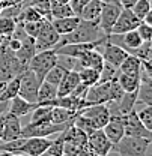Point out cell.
I'll return each mask as SVG.
<instances>
[{
    "mask_svg": "<svg viewBox=\"0 0 152 156\" xmlns=\"http://www.w3.org/2000/svg\"><path fill=\"white\" fill-rule=\"evenodd\" d=\"M68 72V69L65 68V66H62V65H59L56 63L47 74H45V77H44V81H47V83H50V84H53V86H59L60 84V81H62V78L65 77V74Z\"/></svg>",
    "mask_w": 152,
    "mask_h": 156,
    "instance_id": "f1b7e54d",
    "label": "cell"
},
{
    "mask_svg": "<svg viewBox=\"0 0 152 156\" xmlns=\"http://www.w3.org/2000/svg\"><path fill=\"white\" fill-rule=\"evenodd\" d=\"M122 8L119 5H113V3H102V9H101V15L98 20V26L101 27L102 33L106 36H110L112 27L116 23V20L119 17Z\"/></svg>",
    "mask_w": 152,
    "mask_h": 156,
    "instance_id": "8fae6325",
    "label": "cell"
},
{
    "mask_svg": "<svg viewBox=\"0 0 152 156\" xmlns=\"http://www.w3.org/2000/svg\"><path fill=\"white\" fill-rule=\"evenodd\" d=\"M17 27V20L11 17H2L0 15V36L9 38Z\"/></svg>",
    "mask_w": 152,
    "mask_h": 156,
    "instance_id": "836d02e7",
    "label": "cell"
},
{
    "mask_svg": "<svg viewBox=\"0 0 152 156\" xmlns=\"http://www.w3.org/2000/svg\"><path fill=\"white\" fill-rule=\"evenodd\" d=\"M0 11H2V3H0Z\"/></svg>",
    "mask_w": 152,
    "mask_h": 156,
    "instance_id": "c3c4849f",
    "label": "cell"
},
{
    "mask_svg": "<svg viewBox=\"0 0 152 156\" xmlns=\"http://www.w3.org/2000/svg\"><path fill=\"white\" fill-rule=\"evenodd\" d=\"M116 77H117V68H114V66L104 62V66H102V69L99 72V81L98 83L112 81V80H116Z\"/></svg>",
    "mask_w": 152,
    "mask_h": 156,
    "instance_id": "8d00e7d4",
    "label": "cell"
},
{
    "mask_svg": "<svg viewBox=\"0 0 152 156\" xmlns=\"http://www.w3.org/2000/svg\"><path fill=\"white\" fill-rule=\"evenodd\" d=\"M24 5L33 6L44 18L51 20L50 18V5H51V0H26Z\"/></svg>",
    "mask_w": 152,
    "mask_h": 156,
    "instance_id": "d6a6232c",
    "label": "cell"
},
{
    "mask_svg": "<svg viewBox=\"0 0 152 156\" xmlns=\"http://www.w3.org/2000/svg\"><path fill=\"white\" fill-rule=\"evenodd\" d=\"M133 56L139 57L142 62H151V41L143 42L137 50H134Z\"/></svg>",
    "mask_w": 152,
    "mask_h": 156,
    "instance_id": "74e56055",
    "label": "cell"
},
{
    "mask_svg": "<svg viewBox=\"0 0 152 156\" xmlns=\"http://www.w3.org/2000/svg\"><path fill=\"white\" fill-rule=\"evenodd\" d=\"M9 102L11 104L8 107V113H11V114H14L17 117L27 116L36 108V104H32V102H29V101H26V99H23L20 96L12 98Z\"/></svg>",
    "mask_w": 152,
    "mask_h": 156,
    "instance_id": "ac0fdd59",
    "label": "cell"
},
{
    "mask_svg": "<svg viewBox=\"0 0 152 156\" xmlns=\"http://www.w3.org/2000/svg\"><path fill=\"white\" fill-rule=\"evenodd\" d=\"M135 114L139 120L143 123V126L152 131V105H143V108L135 110Z\"/></svg>",
    "mask_w": 152,
    "mask_h": 156,
    "instance_id": "d590c367",
    "label": "cell"
},
{
    "mask_svg": "<svg viewBox=\"0 0 152 156\" xmlns=\"http://www.w3.org/2000/svg\"><path fill=\"white\" fill-rule=\"evenodd\" d=\"M77 114H78L77 111L68 110V108L53 107L51 108V123H54V125H68V123H72Z\"/></svg>",
    "mask_w": 152,
    "mask_h": 156,
    "instance_id": "603a6c76",
    "label": "cell"
},
{
    "mask_svg": "<svg viewBox=\"0 0 152 156\" xmlns=\"http://www.w3.org/2000/svg\"><path fill=\"white\" fill-rule=\"evenodd\" d=\"M146 155H148V153H146ZM146 155H145V156H146Z\"/></svg>",
    "mask_w": 152,
    "mask_h": 156,
    "instance_id": "681fc988",
    "label": "cell"
},
{
    "mask_svg": "<svg viewBox=\"0 0 152 156\" xmlns=\"http://www.w3.org/2000/svg\"><path fill=\"white\" fill-rule=\"evenodd\" d=\"M42 81H39L32 71L24 69L20 74L18 96L29 101V102H32V104H36V101H38V89Z\"/></svg>",
    "mask_w": 152,
    "mask_h": 156,
    "instance_id": "277c9868",
    "label": "cell"
},
{
    "mask_svg": "<svg viewBox=\"0 0 152 156\" xmlns=\"http://www.w3.org/2000/svg\"><path fill=\"white\" fill-rule=\"evenodd\" d=\"M36 53V47H35V38L32 36H26V38L21 41V47H20L18 51H15V56L20 62L27 68V63L30 62V58L35 56Z\"/></svg>",
    "mask_w": 152,
    "mask_h": 156,
    "instance_id": "d6986e66",
    "label": "cell"
},
{
    "mask_svg": "<svg viewBox=\"0 0 152 156\" xmlns=\"http://www.w3.org/2000/svg\"><path fill=\"white\" fill-rule=\"evenodd\" d=\"M87 149L96 156H109L113 150V144L102 129H95L87 135Z\"/></svg>",
    "mask_w": 152,
    "mask_h": 156,
    "instance_id": "52a82bcc",
    "label": "cell"
},
{
    "mask_svg": "<svg viewBox=\"0 0 152 156\" xmlns=\"http://www.w3.org/2000/svg\"><path fill=\"white\" fill-rule=\"evenodd\" d=\"M78 77H80V83L91 87L99 81V71L92 69V68H80L78 69Z\"/></svg>",
    "mask_w": 152,
    "mask_h": 156,
    "instance_id": "f546056e",
    "label": "cell"
},
{
    "mask_svg": "<svg viewBox=\"0 0 152 156\" xmlns=\"http://www.w3.org/2000/svg\"><path fill=\"white\" fill-rule=\"evenodd\" d=\"M57 98V87L47 83V81H42L39 84L38 89V101L36 104L38 105H50L53 107V102L56 101Z\"/></svg>",
    "mask_w": 152,
    "mask_h": 156,
    "instance_id": "ffe728a7",
    "label": "cell"
},
{
    "mask_svg": "<svg viewBox=\"0 0 152 156\" xmlns=\"http://www.w3.org/2000/svg\"><path fill=\"white\" fill-rule=\"evenodd\" d=\"M78 23H80V17H78V15H71V17H65V18L51 20V24H53L54 30H56L60 36L71 33L77 27Z\"/></svg>",
    "mask_w": 152,
    "mask_h": 156,
    "instance_id": "7402d4cb",
    "label": "cell"
},
{
    "mask_svg": "<svg viewBox=\"0 0 152 156\" xmlns=\"http://www.w3.org/2000/svg\"><path fill=\"white\" fill-rule=\"evenodd\" d=\"M104 134L112 141V144H116L122 136L125 135V116H112L110 120L102 128Z\"/></svg>",
    "mask_w": 152,
    "mask_h": 156,
    "instance_id": "9a60e30c",
    "label": "cell"
},
{
    "mask_svg": "<svg viewBox=\"0 0 152 156\" xmlns=\"http://www.w3.org/2000/svg\"><path fill=\"white\" fill-rule=\"evenodd\" d=\"M151 149L149 138L124 135L116 144H113V150L119 156H145Z\"/></svg>",
    "mask_w": 152,
    "mask_h": 156,
    "instance_id": "7a4b0ae2",
    "label": "cell"
},
{
    "mask_svg": "<svg viewBox=\"0 0 152 156\" xmlns=\"http://www.w3.org/2000/svg\"><path fill=\"white\" fill-rule=\"evenodd\" d=\"M135 2H137V0H117V3H119L120 8H124V9H131Z\"/></svg>",
    "mask_w": 152,
    "mask_h": 156,
    "instance_id": "b9f144b4",
    "label": "cell"
},
{
    "mask_svg": "<svg viewBox=\"0 0 152 156\" xmlns=\"http://www.w3.org/2000/svg\"><path fill=\"white\" fill-rule=\"evenodd\" d=\"M2 156H26V155H21V153H3V152H0Z\"/></svg>",
    "mask_w": 152,
    "mask_h": 156,
    "instance_id": "7bdbcfd3",
    "label": "cell"
},
{
    "mask_svg": "<svg viewBox=\"0 0 152 156\" xmlns=\"http://www.w3.org/2000/svg\"><path fill=\"white\" fill-rule=\"evenodd\" d=\"M57 63V54L54 50H42L36 51L35 56L27 63V69L32 71L39 81H44L45 74Z\"/></svg>",
    "mask_w": 152,
    "mask_h": 156,
    "instance_id": "3957f363",
    "label": "cell"
},
{
    "mask_svg": "<svg viewBox=\"0 0 152 156\" xmlns=\"http://www.w3.org/2000/svg\"><path fill=\"white\" fill-rule=\"evenodd\" d=\"M57 135L59 136L56 140H53L51 144L39 156H63V136H62V132Z\"/></svg>",
    "mask_w": 152,
    "mask_h": 156,
    "instance_id": "1f68e13d",
    "label": "cell"
},
{
    "mask_svg": "<svg viewBox=\"0 0 152 156\" xmlns=\"http://www.w3.org/2000/svg\"><path fill=\"white\" fill-rule=\"evenodd\" d=\"M42 20H41V21H33V23H23V24L20 23V24L23 26L24 32H26L29 36L36 38V36H38V33H39V30H41V26H42Z\"/></svg>",
    "mask_w": 152,
    "mask_h": 156,
    "instance_id": "ab89813d",
    "label": "cell"
},
{
    "mask_svg": "<svg viewBox=\"0 0 152 156\" xmlns=\"http://www.w3.org/2000/svg\"><path fill=\"white\" fill-rule=\"evenodd\" d=\"M76 60H77V71L80 68H92V69H96V71L101 72V69L104 66V58L101 56V53L98 51V48L83 53Z\"/></svg>",
    "mask_w": 152,
    "mask_h": 156,
    "instance_id": "2e32d148",
    "label": "cell"
},
{
    "mask_svg": "<svg viewBox=\"0 0 152 156\" xmlns=\"http://www.w3.org/2000/svg\"><path fill=\"white\" fill-rule=\"evenodd\" d=\"M119 72L122 74H130V75H140L142 72V60L133 54H128L127 58L119 65L117 68Z\"/></svg>",
    "mask_w": 152,
    "mask_h": 156,
    "instance_id": "cb8c5ba5",
    "label": "cell"
},
{
    "mask_svg": "<svg viewBox=\"0 0 152 156\" xmlns=\"http://www.w3.org/2000/svg\"><path fill=\"white\" fill-rule=\"evenodd\" d=\"M125 135L128 136H140V138H149L152 136V131L146 129L143 123L139 120L135 114V108L130 114L125 116Z\"/></svg>",
    "mask_w": 152,
    "mask_h": 156,
    "instance_id": "5bb4252c",
    "label": "cell"
},
{
    "mask_svg": "<svg viewBox=\"0 0 152 156\" xmlns=\"http://www.w3.org/2000/svg\"><path fill=\"white\" fill-rule=\"evenodd\" d=\"M21 122L20 117L14 116L11 113H5L3 114V134H2V141H12L21 138Z\"/></svg>",
    "mask_w": 152,
    "mask_h": 156,
    "instance_id": "4fadbf2b",
    "label": "cell"
},
{
    "mask_svg": "<svg viewBox=\"0 0 152 156\" xmlns=\"http://www.w3.org/2000/svg\"><path fill=\"white\" fill-rule=\"evenodd\" d=\"M71 15H76L71 5H60L51 0V5H50V18H65V17H71Z\"/></svg>",
    "mask_w": 152,
    "mask_h": 156,
    "instance_id": "83f0119b",
    "label": "cell"
},
{
    "mask_svg": "<svg viewBox=\"0 0 152 156\" xmlns=\"http://www.w3.org/2000/svg\"><path fill=\"white\" fill-rule=\"evenodd\" d=\"M51 108L50 105H38L32 111V119L29 123H51Z\"/></svg>",
    "mask_w": 152,
    "mask_h": 156,
    "instance_id": "484cf974",
    "label": "cell"
},
{
    "mask_svg": "<svg viewBox=\"0 0 152 156\" xmlns=\"http://www.w3.org/2000/svg\"><path fill=\"white\" fill-rule=\"evenodd\" d=\"M81 116L87 117L91 120V123L94 125L95 129H102L106 126V123L110 120V110L107 107V104H95V105H89L84 107L83 110L78 111Z\"/></svg>",
    "mask_w": 152,
    "mask_h": 156,
    "instance_id": "8992f818",
    "label": "cell"
},
{
    "mask_svg": "<svg viewBox=\"0 0 152 156\" xmlns=\"http://www.w3.org/2000/svg\"><path fill=\"white\" fill-rule=\"evenodd\" d=\"M26 0H0V3H2V9L3 8H8V6H14V5H21V3H24Z\"/></svg>",
    "mask_w": 152,
    "mask_h": 156,
    "instance_id": "60d3db41",
    "label": "cell"
},
{
    "mask_svg": "<svg viewBox=\"0 0 152 156\" xmlns=\"http://www.w3.org/2000/svg\"><path fill=\"white\" fill-rule=\"evenodd\" d=\"M135 32L139 33V36L142 38L143 42H148L152 41V26L145 23V21H140V24L135 27Z\"/></svg>",
    "mask_w": 152,
    "mask_h": 156,
    "instance_id": "f35d334b",
    "label": "cell"
},
{
    "mask_svg": "<svg viewBox=\"0 0 152 156\" xmlns=\"http://www.w3.org/2000/svg\"><path fill=\"white\" fill-rule=\"evenodd\" d=\"M102 38H107L101 27L98 26L96 21H86V20L80 18V23L77 24V27L68 35L60 36V41L56 45V48L62 45H68V44H84V42H95ZM54 50V48H53Z\"/></svg>",
    "mask_w": 152,
    "mask_h": 156,
    "instance_id": "6da1fadb",
    "label": "cell"
},
{
    "mask_svg": "<svg viewBox=\"0 0 152 156\" xmlns=\"http://www.w3.org/2000/svg\"><path fill=\"white\" fill-rule=\"evenodd\" d=\"M87 2H89V0H78V3H80V5H81V6H83V5H86V3H87Z\"/></svg>",
    "mask_w": 152,
    "mask_h": 156,
    "instance_id": "bcb514c9",
    "label": "cell"
},
{
    "mask_svg": "<svg viewBox=\"0 0 152 156\" xmlns=\"http://www.w3.org/2000/svg\"><path fill=\"white\" fill-rule=\"evenodd\" d=\"M53 140L48 136H27L24 138L23 144L17 149L15 153H21L26 156H39L50 144Z\"/></svg>",
    "mask_w": 152,
    "mask_h": 156,
    "instance_id": "30bf717a",
    "label": "cell"
},
{
    "mask_svg": "<svg viewBox=\"0 0 152 156\" xmlns=\"http://www.w3.org/2000/svg\"><path fill=\"white\" fill-rule=\"evenodd\" d=\"M140 24V20L134 15V12L131 9H124L120 11L119 17L116 20V23L112 27V32L110 35H124L127 32H131V30H135V27Z\"/></svg>",
    "mask_w": 152,
    "mask_h": 156,
    "instance_id": "7c38bea8",
    "label": "cell"
},
{
    "mask_svg": "<svg viewBox=\"0 0 152 156\" xmlns=\"http://www.w3.org/2000/svg\"><path fill=\"white\" fill-rule=\"evenodd\" d=\"M80 84V77H78V71L76 69H69L65 77L62 78L60 84L57 86V98L59 96H68L72 93V90Z\"/></svg>",
    "mask_w": 152,
    "mask_h": 156,
    "instance_id": "e0dca14e",
    "label": "cell"
},
{
    "mask_svg": "<svg viewBox=\"0 0 152 156\" xmlns=\"http://www.w3.org/2000/svg\"><path fill=\"white\" fill-rule=\"evenodd\" d=\"M131 11L140 21H143V18L151 12V0H137L131 8Z\"/></svg>",
    "mask_w": 152,
    "mask_h": 156,
    "instance_id": "e575fe53",
    "label": "cell"
},
{
    "mask_svg": "<svg viewBox=\"0 0 152 156\" xmlns=\"http://www.w3.org/2000/svg\"><path fill=\"white\" fill-rule=\"evenodd\" d=\"M117 83L122 87L124 92H135L140 84V75H130V74H122L117 71Z\"/></svg>",
    "mask_w": 152,
    "mask_h": 156,
    "instance_id": "d4e9b609",
    "label": "cell"
},
{
    "mask_svg": "<svg viewBox=\"0 0 152 156\" xmlns=\"http://www.w3.org/2000/svg\"><path fill=\"white\" fill-rule=\"evenodd\" d=\"M44 18L38 11L33 8V6H29V5H24V8L21 9L18 18H17V23H33V21H41Z\"/></svg>",
    "mask_w": 152,
    "mask_h": 156,
    "instance_id": "4dcf8cb0",
    "label": "cell"
},
{
    "mask_svg": "<svg viewBox=\"0 0 152 156\" xmlns=\"http://www.w3.org/2000/svg\"><path fill=\"white\" fill-rule=\"evenodd\" d=\"M137 102L143 105H152V81L140 80L137 89Z\"/></svg>",
    "mask_w": 152,
    "mask_h": 156,
    "instance_id": "4316f807",
    "label": "cell"
},
{
    "mask_svg": "<svg viewBox=\"0 0 152 156\" xmlns=\"http://www.w3.org/2000/svg\"><path fill=\"white\" fill-rule=\"evenodd\" d=\"M3 84H5V83H0V89H2V87H3Z\"/></svg>",
    "mask_w": 152,
    "mask_h": 156,
    "instance_id": "7dc6e473",
    "label": "cell"
},
{
    "mask_svg": "<svg viewBox=\"0 0 152 156\" xmlns=\"http://www.w3.org/2000/svg\"><path fill=\"white\" fill-rule=\"evenodd\" d=\"M68 125H54V123H29L21 129V136H50L53 134H60L63 129H66Z\"/></svg>",
    "mask_w": 152,
    "mask_h": 156,
    "instance_id": "ba28073f",
    "label": "cell"
},
{
    "mask_svg": "<svg viewBox=\"0 0 152 156\" xmlns=\"http://www.w3.org/2000/svg\"><path fill=\"white\" fill-rule=\"evenodd\" d=\"M53 2H56V3H60V5H68V3H69V0H53Z\"/></svg>",
    "mask_w": 152,
    "mask_h": 156,
    "instance_id": "f6af8a7d",
    "label": "cell"
},
{
    "mask_svg": "<svg viewBox=\"0 0 152 156\" xmlns=\"http://www.w3.org/2000/svg\"><path fill=\"white\" fill-rule=\"evenodd\" d=\"M101 2H102V3H113V5H119V3H117V0H101ZM119 6H120V5H119Z\"/></svg>",
    "mask_w": 152,
    "mask_h": 156,
    "instance_id": "ee69618b",
    "label": "cell"
},
{
    "mask_svg": "<svg viewBox=\"0 0 152 156\" xmlns=\"http://www.w3.org/2000/svg\"><path fill=\"white\" fill-rule=\"evenodd\" d=\"M101 9H102L101 0H89L86 5L81 6L78 17L81 20H86V21H96L98 23L99 15H101Z\"/></svg>",
    "mask_w": 152,
    "mask_h": 156,
    "instance_id": "44dd1931",
    "label": "cell"
},
{
    "mask_svg": "<svg viewBox=\"0 0 152 156\" xmlns=\"http://www.w3.org/2000/svg\"><path fill=\"white\" fill-rule=\"evenodd\" d=\"M98 51L101 53L104 62L109 63V65H112V66H114V68H119V65L128 56V51H125L122 47L110 42L109 39L98 47Z\"/></svg>",
    "mask_w": 152,
    "mask_h": 156,
    "instance_id": "9c48e42d",
    "label": "cell"
},
{
    "mask_svg": "<svg viewBox=\"0 0 152 156\" xmlns=\"http://www.w3.org/2000/svg\"><path fill=\"white\" fill-rule=\"evenodd\" d=\"M60 41V35L57 33L51 24V20L44 18L42 20V26L39 30L38 36L35 38V47L36 51H42V50H53L56 48V45Z\"/></svg>",
    "mask_w": 152,
    "mask_h": 156,
    "instance_id": "5b68a950",
    "label": "cell"
}]
</instances>
